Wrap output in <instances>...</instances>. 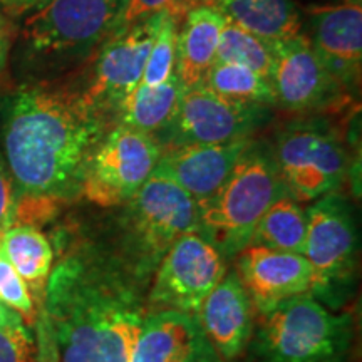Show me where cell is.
<instances>
[{
    "instance_id": "cell-24",
    "label": "cell",
    "mask_w": 362,
    "mask_h": 362,
    "mask_svg": "<svg viewBox=\"0 0 362 362\" xmlns=\"http://www.w3.org/2000/svg\"><path fill=\"white\" fill-rule=\"evenodd\" d=\"M203 86L230 101L274 106V90L269 81L245 66L215 62Z\"/></svg>"
},
{
    "instance_id": "cell-16",
    "label": "cell",
    "mask_w": 362,
    "mask_h": 362,
    "mask_svg": "<svg viewBox=\"0 0 362 362\" xmlns=\"http://www.w3.org/2000/svg\"><path fill=\"white\" fill-rule=\"evenodd\" d=\"M197 319L221 361L230 362L245 352L255 327V309L237 272H226L203 300Z\"/></svg>"
},
{
    "instance_id": "cell-32",
    "label": "cell",
    "mask_w": 362,
    "mask_h": 362,
    "mask_svg": "<svg viewBox=\"0 0 362 362\" xmlns=\"http://www.w3.org/2000/svg\"><path fill=\"white\" fill-rule=\"evenodd\" d=\"M16 320H22L19 314L8 309L0 302V324H8V322H16Z\"/></svg>"
},
{
    "instance_id": "cell-33",
    "label": "cell",
    "mask_w": 362,
    "mask_h": 362,
    "mask_svg": "<svg viewBox=\"0 0 362 362\" xmlns=\"http://www.w3.org/2000/svg\"><path fill=\"white\" fill-rule=\"evenodd\" d=\"M188 362H223V361H221L218 354H216V352L211 349L210 352H206V354H203L200 357H197V359H192Z\"/></svg>"
},
{
    "instance_id": "cell-21",
    "label": "cell",
    "mask_w": 362,
    "mask_h": 362,
    "mask_svg": "<svg viewBox=\"0 0 362 362\" xmlns=\"http://www.w3.org/2000/svg\"><path fill=\"white\" fill-rule=\"evenodd\" d=\"M2 245L40 312L49 275L54 267L51 242L37 226L17 223L2 233Z\"/></svg>"
},
{
    "instance_id": "cell-15",
    "label": "cell",
    "mask_w": 362,
    "mask_h": 362,
    "mask_svg": "<svg viewBox=\"0 0 362 362\" xmlns=\"http://www.w3.org/2000/svg\"><path fill=\"white\" fill-rule=\"evenodd\" d=\"M309 27L307 39L332 78L344 90L356 88L362 62L361 2L310 7Z\"/></svg>"
},
{
    "instance_id": "cell-2",
    "label": "cell",
    "mask_w": 362,
    "mask_h": 362,
    "mask_svg": "<svg viewBox=\"0 0 362 362\" xmlns=\"http://www.w3.org/2000/svg\"><path fill=\"white\" fill-rule=\"evenodd\" d=\"M86 93V86L35 84L7 103L0 138L17 200L57 205L83 192L94 151L112 128Z\"/></svg>"
},
{
    "instance_id": "cell-28",
    "label": "cell",
    "mask_w": 362,
    "mask_h": 362,
    "mask_svg": "<svg viewBox=\"0 0 362 362\" xmlns=\"http://www.w3.org/2000/svg\"><path fill=\"white\" fill-rule=\"evenodd\" d=\"M198 4H202V0H128L121 12L119 21H117L116 33L146 21L149 17L160 16V13H168L181 22Z\"/></svg>"
},
{
    "instance_id": "cell-17",
    "label": "cell",
    "mask_w": 362,
    "mask_h": 362,
    "mask_svg": "<svg viewBox=\"0 0 362 362\" xmlns=\"http://www.w3.org/2000/svg\"><path fill=\"white\" fill-rule=\"evenodd\" d=\"M253 138H238L218 144H185L161 148L156 168L175 180L200 203L214 194L248 148Z\"/></svg>"
},
{
    "instance_id": "cell-4",
    "label": "cell",
    "mask_w": 362,
    "mask_h": 362,
    "mask_svg": "<svg viewBox=\"0 0 362 362\" xmlns=\"http://www.w3.org/2000/svg\"><path fill=\"white\" fill-rule=\"evenodd\" d=\"M287 193L272 148L252 139L214 194L198 203V230L223 259H235L247 245L267 208Z\"/></svg>"
},
{
    "instance_id": "cell-12",
    "label": "cell",
    "mask_w": 362,
    "mask_h": 362,
    "mask_svg": "<svg viewBox=\"0 0 362 362\" xmlns=\"http://www.w3.org/2000/svg\"><path fill=\"white\" fill-rule=\"evenodd\" d=\"M165 13L149 17L112 34L99 49L86 93L99 111L115 124L116 112L133 89L141 83L149 49Z\"/></svg>"
},
{
    "instance_id": "cell-26",
    "label": "cell",
    "mask_w": 362,
    "mask_h": 362,
    "mask_svg": "<svg viewBox=\"0 0 362 362\" xmlns=\"http://www.w3.org/2000/svg\"><path fill=\"white\" fill-rule=\"evenodd\" d=\"M178 22L175 17L165 13L158 33L149 49L146 66H144L141 83L143 86H158L166 83L171 76H175L176 59V34H178Z\"/></svg>"
},
{
    "instance_id": "cell-3",
    "label": "cell",
    "mask_w": 362,
    "mask_h": 362,
    "mask_svg": "<svg viewBox=\"0 0 362 362\" xmlns=\"http://www.w3.org/2000/svg\"><path fill=\"white\" fill-rule=\"evenodd\" d=\"M356 339L351 312L304 293L255 319L247 362H356Z\"/></svg>"
},
{
    "instance_id": "cell-29",
    "label": "cell",
    "mask_w": 362,
    "mask_h": 362,
    "mask_svg": "<svg viewBox=\"0 0 362 362\" xmlns=\"http://www.w3.org/2000/svg\"><path fill=\"white\" fill-rule=\"evenodd\" d=\"M37 346L24 320L0 324V362H35Z\"/></svg>"
},
{
    "instance_id": "cell-11",
    "label": "cell",
    "mask_w": 362,
    "mask_h": 362,
    "mask_svg": "<svg viewBox=\"0 0 362 362\" xmlns=\"http://www.w3.org/2000/svg\"><path fill=\"white\" fill-rule=\"evenodd\" d=\"M269 117L270 106L230 101L202 84L183 90L173 119L156 136V141L165 148L252 138Z\"/></svg>"
},
{
    "instance_id": "cell-5",
    "label": "cell",
    "mask_w": 362,
    "mask_h": 362,
    "mask_svg": "<svg viewBox=\"0 0 362 362\" xmlns=\"http://www.w3.org/2000/svg\"><path fill=\"white\" fill-rule=\"evenodd\" d=\"M198 230V203L161 170H155L119 218L115 255L148 287L176 240Z\"/></svg>"
},
{
    "instance_id": "cell-36",
    "label": "cell",
    "mask_w": 362,
    "mask_h": 362,
    "mask_svg": "<svg viewBox=\"0 0 362 362\" xmlns=\"http://www.w3.org/2000/svg\"><path fill=\"white\" fill-rule=\"evenodd\" d=\"M341 2H361V0H341Z\"/></svg>"
},
{
    "instance_id": "cell-10",
    "label": "cell",
    "mask_w": 362,
    "mask_h": 362,
    "mask_svg": "<svg viewBox=\"0 0 362 362\" xmlns=\"http://www.w3.org/2000/svg\"><path fill=\"white\" fill-rule=\"evenodd\" d=\"M226 274V260L197 232L176 240L163 257L146 293L148 314L175 310L198 315L203 300Z\"/></svg>"
},
{
    "instance_id": "cell-25",
    "label": "cell",
    "mask_w": 362,
    "mask_h": 362,
    "mask_svg": "<svg viewBox=\"0 0 362 362\" xmlns=\"http://www.w3.org/2000/svg\"><path fill=\"white\" fill-rule=\"evenodd\" d=\"M274 61L275 42H269L225 19L218 51H216V62L245 66L269 81Z\"/></svg>"
},
{
    "instance_id": "cell-8",
    "label": "cell",
    "mask_w": 362,
    "mask_h": 362,
    "mask_svg": "<svg viewBox=\"0 0 362 362\" xmlns=\"http://www.w3.org/2000/svg\"><path fill=\"white\" fill-rule=\"evenodd\" d=\"M285 189L297 202H312L344 183L349 156L339 131L322 117L291 121L272 148Z\"/></svg>"
},
{
    "instance_id": "cell-14",
    "label": "cell",
    "mask_w": 362,
    "mask_h": 362,
    "mask_svg": "<svg viewBox=\"0 0 362 362\" xmlns=\"http://www.w3.org/2000/svg\"><path fill=\"white\" fill-rule=\"evenodd\" d=\"M235 272L259 315L310 292L312 269L305 257L298 253L250 243L237 255Z\"/></svg>"
},
{
    "instance_id": "cell-9",
    "label": "cell",
    "mask_w": 362,
    "mask_h": 362,
    "mask_svg": "<svg viewBox=\"0 0 362 362\" xmlns=\"http://www.w3.org/2000/svg\"><path fill=\"white\" fill-rule=\"evenodd\" d=\"M160 158L155 136L115 124L90 158L81 194L103 208L124 206L153 175Z\"/></svg>"
},
{
    "instance_id": "cell-31",
    "label": "cell",
    "mask_w": 362,
    "mask_h": 362,
    "mask_svg": "<svg viewBox=\"0 0 362 362\" xmlns=\"http://www.w3.org/2000/svg\"><path fill=\"white\" fill-rule=\"evenodd\" d=\"M8 45H11V39H8V29L6 21L0 17V74H2L4 67H6L7 56H8Z\"/></svg>"
},
{
    "instance_id": "cell-19",
    "label": "cell",
    "mask_w": 362,
    "mask_h": 362,
    "mask_svg": "<svg viewBox=\"0 0 362 362\" xmlns=\"http://www.w3.org/2000/svg\"><path fill=\"white\" fill-rule=\"evenodd\" d=\"M225 17L208 4H198L183 17L176 34L175 76L183 89L205 84L216 62Z\"/></svg>"
},
{
    "instance_id": "cell-20",
    "label": "cell",
    "mask_w": 362,
    "mask_h": 362,
    "mask_svg": "<svg viewBox=\"0 0 362 362\" xmlns=\"http://www.w3.org/2000/svg\"><path fill=\"white\" fill-rule=\"evenodd\" d=\"M226 21L269 42L300 34V12L293 0H202Z\"/></svg>"
},
{
    "instance_id": "cell-35",
    "label": "cell",
    "mask_w": 362,
    "mask_h": 362,
    "mask_svg": "<svg viewBox=\"0 0 362 362\" xmlns=\"http://www.w3.org/2000/svg\"><path fill=\"white\" fill-rule=\"evenodd\" d=\"M45 2H47V0H27V8H37L40 6H44Z\"/></svg>"
},
{
    "instance_id": "cell-1",
    "label": "cell",
    "mask_w": 362,
    "mask_h": 362,
    "mask_svg": "<svg viewBox=\"0 0 362 362\" xmlns=\"http://www.w3.org/2000/svg\"><path fill=\"white\" fill-rule=\"evenodd\" d=\"M144 291L111 248H67L52 267L37 319L57 362H131L148 315Z\"/></svg>"
},
{
    "instance_id": "cell-13",
    "label": "cell",
    "mask_w": 362,
    "mask_h": 362,
    "mask_svg": "<svg viewBox=\"0 0 362 362\" xmlns=\"http://www.w3.org/2000/svg\"><path fill=\"white\" fill-rule=\"evenodd\" d=\"M269 83L274 90V106L302 115L332 106L344 93L304 34L275 42Z\"/></svg>"
},
{
    "instance_id": "cell-27",
    "label": "cell",
    "mask_w": 362,
    "mask_h": 362,
    "mask_svg": "<svg viewBox=\"0 0 362 362\" xmlns=\"http://www.w3.org/2000/svg\"><path fill=\"white\" fill-rule=\"evenodd\" d=\"M0 302L16 314H19L27 327H35L39 310L24 280L13 269L6 250H4L2 235H0Z\"/></svg>"
},
{
    "instance_id": "cell-22",
    "label": "cell",
    "mask_w": 362,
    "mask_h": 362,
    "mask_svg": "<svg viewBox=\"0 0 362 362\" xmlns=\"http://www.w3.org/2000/svg\"><path fill=\"white\" fill-rule=\"evenodd\" d=\"M183 90L176 76L158 86L138 84L117 110L115 124L128 126L156 138L173 119Z\"/></svg>"
},
{
    "instance_id": "cell-6",
    "label": "cell",
    "mask_w": 362,
    "mask_h": 362,
    "mask_svg": "<svg viewBox=\"0 0 362 362\" xmlns=\"http://www.w3.org/2000/svg\"><path fill=\"white\" fill-rule=\"evenodd\" d=\"M128 0H47L25 21L22 51L33 69L61 72L99 52Z\"/></svg>"
},
{
    "instance_id": "cell-34",
    "label": "cell",
    "mask_w": 362,
    "mask_h": 362,
    "mask_svg": "<svg viewBox=\"0 0 362 362\" xmlns=\"http://www.w3.org/2000/svg\"><path fill=\"white\" fill-rule=\"evenodd\" d=\"M0 2L11 8H17V11H25L27 8V0H0Z\"/></svg>"
},
{
    "instance_id": "cell-7",
    "label": "cell",
    "mask_w": 362,
    "mask_h": 362,
    "mask_svg": "<svg viewBox=\"0 0 362 362\" xmlns=\"http://www.w3.org/2000/svg\"><path fill=\"white\" fill-rule=\"evenodd\" d=\"M307 211L304 257L312 269L309 296L330 310L354 298L359 260V228L354 206L344 194L330 192Z\"/></svg>"
},
{
    "instance_id": "cell-18",
    "label": "cell",
    "mask_w": 362,
    "mask_h": 362,
    "mask_svg": "<svg viewBox=\"0 0 362 362\" xmlns=\"http://www.w3.org/2000/svg\"><path fill=\"white\" fill-rule=\"evenodd\" d=\"M211 349L197 317L161 310L144 319L131 362H188Z\"/></svg>"
},
{
    "instance_id": "cell-23",
    "label": "cell",
    "mask_w": 362,
    "mask_h": 362,
    "mask_svg": "<svg viewBox=\"0 0 362 362\" xmlns=\"http://www.w3.org/2000/svg\"><path fill=\"white\" fill-rule=\"evenodd\" d=\"M307 235V211L284 193L262 215L252 235V245H264L272 250L304 255Z\"/></svg>"
},
{
    "instance_id": "cell-30",
    "label": "cell",
    "mask_w": 362,
    "mask_h": 362,
    "mask_svg": "<svg viewBox=\"0 0 362 362\" xmlns=\"http://www.w3.org/2000/svg\"><path fill=\"white\" fill-rule=\"evenodd\" d=\"M17 192L16 185L0 149V235L16 225Z\"/></svg>"
}]
</instances>
